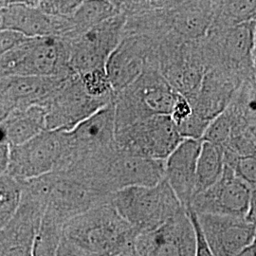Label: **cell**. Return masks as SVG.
<instances>
[{
  "label": "cell",
  "instance_id": "obj_1",
  "mask_svg": "<svg viewBox=\"0 0 256 256\" xmlns=\"http://www.w3.org/2000/svg\"><path fill=\"white\" fill-rule=\"evenodd\" d=\"M138 232L110 202L64 222L62 238L93 256H118L134 247Z\"/></svg>",
  "mask_w": 256,
  "mask_h": 256
},
{
  "label": "cell",
  "instance_id": "obj_2",
  "mask_svg": "<svg viewBox=\"0 0 256 256\" xmlns=\"http://www.w3.org/2000/svg\"><path fill=\"white\" fill-rule=\"evenodd\" d=\"M256 22L210 28L200 40L206 70L218 68L242 80L256 78Z\"/></svg>",
  "mask_w": 256,
  "mask_h": 256
},
{
  "label": "cell",
  "instance_id": "obj_3",
  "mask_svg": "<svg viewBox=\"0 0 256 256\" xmlns=\"http://www.w3.org/2000/svg\"><path fill=\"white\" fill-rule=\"evenodd\" d=\"M178 94L148 62L134 82L114 95L115 130L151 116H170Z\"/></svg>",
  "mask_w": 256,
  "mask_h": 256
},
{
  "label": "cell",
  "instance_id": "obj_4",
  "mask_svg": "<svg viewBox=\"0 0 256 256\" xmlns=\"http://www.w3.org/2000/svg\"><path fill=\"white\" fill-rule=\"evenodd\" d=\"M110 204L138 234L158 228L185 209L165 178L154 186L128 187L113 192Z\"/></svg>",
  "mask_w": 256,
  "mask_h": 256
},
{
  "label": "cell",
  "instance_id": "obj_5",
  "mask_svg": "<svg viewBox=\"0 0 256 256\" xmlns=\"http://www.w3.org/2000/svg\"><path fill=\"white\" fill-rule=\"evenodd\" d=\"M72 72H74L68 64V46L62 37H25L0 56V79Z\"/></svg>",
  "mask_w": 256,
  "mask_h": 256
},
{
  "label": "cell",
  "instance_id": "obj_6",
  "mask_svg": "<svg viewBox=\"0 0 256 256\" xmlns=\"http://www.w3.org/2000/svg\"><path fill=\"white\" fill-rule=\"evenodd\" d=\"M182 140L168 115L151 116L115 130L119 150L160 160H165Z\"/></svg>",
  "mask_w": 256,
  "mask_h": 256
},
{
  "label": "cell",
  "instance_id": "obj_7",
  "mask_svg": "<svg viewBox=\"0 0 256 256\" xmlns=\"http://www.w3.org/2000/svg\"><path fill=\"white\" fill-rule=\"evenodd\" d=\"M66 132L44 130L26 142L10 146L7 174L19 182L58 171L66 152Z\"/></svg>",
  "mask_w": 256,
  "mask_h": 256
},
{
  "label": "cell",
  "instance_id": "obj_8",
  "mask_svg": "<svg viewBox=\"0 0 256 256\" xmlns=\"http://www.w3.org/2000/svg\"><path fill=\"white\" fill-rule=\"evenodd\" d=\"M256 187L224 165L220 180L208 189L194 194L190 208L196 214L242 216L256 222Z\"/></svg>",
  "mask_w": 256,
  "mask_h": 256
},
{
  "label": "cell",
  "instance_id": "obj_9",
  "mask_svg": "<svg viewBox=\"0 0 256 256\" xmlns=\"http://www.w3.org/2000/svg\"><path fill=\"white\" fill-rule=\"evenodd\" d=\"M66 140L64 160L58 171L115 148L114 99L66 132Z\"/></svg>",
  "mask_w": 256,
  "mask_h": 256
},
{
  "label": "cell",
  "instance_id": "obj_10",
  "mask_svg": "<svg viewBox=\"0 0 256 256\" xmlns=\"http://www.w3.org/2000/svg\"><path fill=\"white\" fill-rule=\"evenodd\" d=\"M126 16L118 14L78 36L64 38L68 46V64L74 74L104 68L119 44Z\"/></svg>",
  "mask_w": 256,
  "mask_h": 256
},
{
  "label": "cell",
  "instance_id": "obj_11",
  "mask_svg": "<svg viewBox=\"0 0 256 256\" xmlns=\"http://www.w3.org/2000/svg\"><path fill=\"white\" fill-rule=\"evenodd\" d=\"M113 99L92 97L84 90L79 75L70 74L42 104L46 112V129L70 131Z\"/></svg>",
  "mask_w": 256,
  "mask_h": 256
},
{
  "label": "cell",
  "instance_id": "obj_12",
  "mask_svg": "<svg viewBox=\"0 0 256 256\" xmlns=\"http://www.w3.org/2000/svg\"><path fill=\"white\" fill-rule=\"evenodd\" d=\"M134 248L140 256H194V230L186 209L158 228L140 232Z\"/></svg>",
  "mask_w": 256,
  "mask_h": 256
},
{
  "label": "cell",
  "instance_id": "obj_13",
  "mask_svg": "<svg viewBox=\"0 0 256 256\" xmlns=\"http://www.w3.org/2000/svg\"><path fill=\"white\" fill-rule=\"evenodd\" d=\"M214 256H236L256 242V222L246 218L196 214Z\"/></svg>",
  "mask_w": 256,
  "mask_h": 256
},
{
  "label": "cell",
  "instance_id": "obj_14",
  "mask_svg": "<svg viewBox=\"0 0 256 256\" xmlns=\"http://www.w3.org/2000/svg\"><path fill=\"white\" fill-rule=\"evenodd\" d=\"M156 41L144 36L124 34L110 54L106 72L114 95L124 90L142 72L153 59Z\"/></svg>",
  "mask_w": 256,
  "mask_h": 256
},
{
  "label": "cell",
  "instance_id": "obj_15",
  "mask_svg": "<svg viewBox=\"0 0 256 256\" xmlns=\"http://www.w3.org/2000/svg\"><path fill=\"white\" fill-rule=\"evenodd\" d=\"M10 30L25 37L66 36L70 32L66 18L46 14L38 7L12 5L0 9V30Z\"/></svg>",
  "mask_w": 256,
  "mask_h": 256
},
{
  "label": "cell",
  "instance_id": "obj_16",
  "mask_svg": "<svg viewBox=\"0 0 256 256\" xmlns=\"http://www.w3.org/2000/svg\"><path fill=\"white\" fill-rule=\"evenodd\" d=\"M202 140L183 138L164 160V178L183 207H190Z\"/></svg>",
  "mask_w": 256,
  "mask_h": 256
},
{
  "label": "cell",
  "instance_id": "obj_17",
  "mask_svg": "<svg viewBox=\"0 0 256 256\" xmlns=\"http://www.w3.org/2000/svg\"><path fill=\"white\" fill-rule=\"evenodd\" d=\"M244 81L222 70H207L198 90L190 102L192 112L210 122L227 108L238 86Z\"/></svg>",
  "mask_w": 256,
  "mask_h": 256
},
{
  "label": "cell",
  "instance_id": "obj_18",
  "mask_svg": "<svg viewBox=\"0 0 256 256\" xmlns=\"http://www.w3.org/2000/svg\"><path fill=\"white\" fill-rule=\"evenodd\" d=\"M165 10L169 36L184 42L203 39L207 36L214 18L209 0H186Z\"/></svg>",
  "mask_w": 256,
  "mask_h": 256
},
{
  "label": "cell",
  "instance_id": "obj_19",
  "mask_svg": "<svg viewBox=\"0 0 256 256\" xmlns=\"http://www.w3.org/2000/svg\"><path fill=\"white\" fill-rule=\"evenodd\" d=\"M46 129V112L39 104L12 110L0 124L3 140L10 146L22 144Z\"/></svg>",
  "mask_w": 256,
  "mask_h": 256
},
{
  "label": "cell",
  "instance_id": "obj_20",
  "mask_svg": "<svg viewBox=\"0 0 256 256\" xmlns=\"http://www.w3.org/2000/svg\"><path fill=\"white\" fill-rule=\"evenodd\" d=\"M120 14L110 0H82L80 6L70 16V32L63 38L78 36Z\"/></svg>",
  "mask_w": 256,
  "mask_h": 256
},
{
  "label": "cell",
  "instance_id": "obj_21",
  "mask_svg": "<svg viewBox=\"0 0 256 256\" xmlns=\"http://www.w3.org/2000/svg\"><path fill=\"white\" fill-rule=\"evenodd\" d=\"M224 150L220 146L202 140L196 162L194 194L208 189L220 178L224 170Z\"/></svg>",
  "mask_w": 256,
  "mask_h": 256
},
{
  "label": "cell",
  "instance_id": "obj_22",
  "mask_svg": "<svg viewBox=\"0 0 256 256\" xmlns=\"http://www.w3.org/2000/svg\"><path fill=\"white\" fill-rule=\"evenodd\" d=\"M64 224L43 212L34 236L32 256H56Z\"/></svg>",
  "mask_w": 256,
  "mask_h": 256
},
{
  "label": "cell",
  "instance_id": "obj_23",
  "mask_svg": "<svg viewBox=\"0 0 256 256\" xmlns=\"http://www.w3.org/2000/svg\"><path fill=\"white\" fill-rule=\"evenodd\" d=\"M21 198V183L8 174L0 176V224L6 225L18 209Z\"/></svg>",
  "mask_w": 256,
  "mask_h": 256
},
{
  "label": "cell",
  "instance_id": "obj_24",
  "mask_svg": "<svg viewBox=\"0 0 256 256\" xmlns=\"http://www.w3.org/2000/svg\"><path fill=\"white\" fill-rule=\"evenodd\" d=\"M79 78L84 90L92 97L108 100L114 98V92L106 68H96L79 74Z\"/></svg>",
  "mask_w": 256,
  "mask_h": 256
},
{
  "label": "cell",
  "instance_id": "obj_25",
  "mask_svg": "<svg viewBox=\"0 0 256 256\" xmlns=\"http://www.w3.org/2000/svg\"><path fill=\"white\" fill-rule=\"evenodd\" d=\"M224 164L230 167L239 178L256 187V156H239L224 150Z\"/></svg>",
  "mask_w": 256,
  "mask_h": 256
},
{
  "label": "cell",
  "instance_id": "obj_26",
  "mask_svg": "<svg viewBox=\"0 0 256 256\" xmlns=\"http://www.w3.org/2000/svg\"><path fill=\"white\" fill-rule=\"evenodd\" d=\"M230 130L232 119L230 117L229 113L224 110L218 116L210 120L202 137V140H206L223 147L229 140Z\"/></svg>",
  "mask_w": 256,
  "mask_h": 256
},
{
  "label": "cell",
  "instance_id": "obj_27",
  "mask_svg": "<svg viewBox=\"0 0 256 256\" xmlns=\"http://www.w3.org/2000/svg\"><path fill=\"white\" fill-rule=\"evenodd\" d=\"M82 0H39L37 7L46 14L66 18L74 14Z\"/></svg>",
  "mask_w": 256,
  "mask_h": 256
},
{
  "label": "cell",
  "instance_id": "obj_28",
  "mask_svg": "<svg viewBox=\"0 0 256 256\" xmlns=\"http://www.w3.org/2000/svg\"><path fill=\"white\" fill-rule=\"evenodd\" d=\"M187 214L192 221L194 230V236H196V248H194V256H214L210 247L206 241V239L203 236L200 226L198 222L196 214L189 207L186 209Z\"/></svg>",
  "mask_w": 256,
  "mask_h": 256
},
{
  "label": "cell",
  "instance_id": "obj_29",
  "mask_svg": "<svg viewBox=\"0 0 256 256\" xmlns=\"http://www.w3.org/2000/svg\"><path fill=\"white\" fill-rule=\"evenodd\" d=\"M120 14L130 16L151 8L150 0H110Z\"/></svg>",
  "mask_w": 256,
  "mask_h": 256
},
{
  "label": "cell",
  "instance_id": "obj_30",
  "mask_svg": "<svg viewBox=\"0 0 256 256\" xmlns=\"http://www.w3.org/2000/svg\"><path fill=\"white\" fill-rule=\"evenodd\" d=\"M192 111L191 104L184 96L178 93L174 102L172 112L170 114V117L174 120V124H178L180 122H182L183 120L188 118L191 115Z\"/></svg>",
  "mask_w": 256,
  "mask_h": 256
},
{
  "label": "cell",
  "instance_id": "obj_31",
  "mask_svg": "<svg viewBox=\"0 0 256 256\" xmlns=\"http://www.w3.org/2000/svg\"><path fill=\"white\" fill-rule=\"evenodd\" d=\"M32 244L0 243V256H32Z\"/></svg>",
  "mask_w": 256,
  "mask_h": 256
},
{
  "label": "cell",
  "instance_id": "obj_32",
  "mask_svg": "<svg viewBox=\"0 0 256 256\" xmlns=\"http://www.w3.org/2000/svg\"><path fill=\"white\" fill-rule=\"evenodd\" d=\"M10 146L4 140H0V176L7 174L10 164Z\"/></svg>",
  "mask_w": 256,
  "mask_h": 256
},
{
  "label": "cell",
  "instance_id": "obj_33",
  "mask_svg": "<svg viewBox=\"0 0 256 256\" xmlns=\"http://www.w3.org/2000/svg\"><path fill=\"white\" fill-rule=\"evenodd\" d=\"M186 0H150V4L152 8L158 9H167L172 8Z\"/></svg>",
  "mask_w": 256,
  "mask_h": 256
},
{
  "label": "cell",
  "instance_id": "obj_34",
  "mask_svg": "<svg viewBox=\"0 0 256 256\" xmlns=\"http://www.w3.org/2000/svg\"><path fill=\"white\" fill-rule=\"evenodd\" d=\"M39 0H0V9L12 5H26L30 7H37Z\"/></svg>",
  "mask_w": 256,
  "mask_h": 256
},
{
  "label": "cell",
  "instance_id": "obj_35",
  "mask_svg": "<svg viewBox=\"0 0 256 256\" xmlns=\"http://www.w3.org/2000/svg\"><path fill=\"white\" fill-rule=\"evenodd\" d=\"M236 256H256V242L250 245L248 247L245 248L243 250L238 252Z\"/></svg>",
  "mask_w": 256,
  "mask_h": 256
},
{
  "label": "cell",
  "instance_id": "obj_36",
  "mask_svg": "<svg viewBox=\"0 0 256 256\" xmlns=\"http://www.w3.org/2000/svg\"><path fill=\"white\" fill-rule=\"evenodd\" d=\"M118 256H140L138 254L137 252H136V250H135V248L132 247L130 248L129 250H126L124 252H122V254H120Z\"/></svg>",
  "mask_w": 256,
  "mask_h": 256
},
{
  "label": "cell",
  "instance_id": "obj_37",
  "mask_svg": "<svg viewBox=\"0 0 256 256\" xmlns=\"http://www.w3.org/2000/svg\"><path fill=\"white\" fill-rule=\"evenodd\" d=\"M0 140H3V136H2V133H1V130H0Z\"/></svg>",
  "mask_w": 256,
  "mask_h": 256
}]
</instances>
